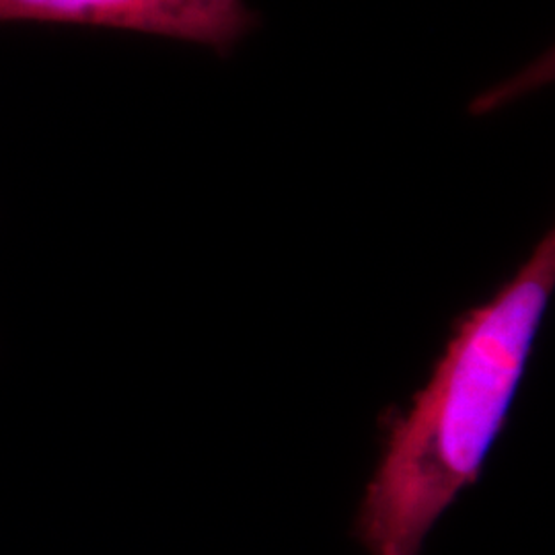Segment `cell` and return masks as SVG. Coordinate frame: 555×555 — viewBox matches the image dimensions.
<instances>
[{
	"mask_svg": "<svg viewBox=\"0 0 555 555\" xmlns=\"http://www.w3.org/2000/svg\"><path fill=\"white\" fill-rule=\"evenodd\" d=\"M555 286V235L486 305L456 319L430 383L401 416L357 516L371 555H420L500 437Z\"/></svg>",
	"mask_w": 555,
	"mask_h": 555,
	"instance_id": "cell-1",
	"label": "cell"
},
{
	"mask_svg": "<svg viewBox=\"0 0 555 555\" xmlns=\"http://www.w3.org/2000/svg\"><path fill=\"white\" fill-rule=\"evenodd\" d=\"M0 21L128 29L229 52L254 29L256 15L243 0H0Z\"/></svg>",
	"mask_w": 555,
	"mask_h": 555,
	"instance_id": "cell-2",
	"label": "cell"
}]
</instances>
